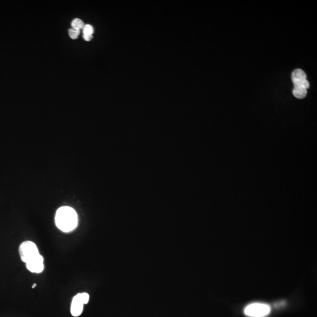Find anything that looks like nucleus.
I'll return each instance as SVG.
<instances>
[{
    "mask_svg": "<svg viewBox=\"0 0 317 317\" xmlns=\"http://www.w3.org/2000/svg\"><path fill=\"white\" fill-rule=\"evenodd\" d=\"M270 312V307L266 304H251L244 309V314L250 317H264Z\"/></svg>",
    "mask_w": 317,
    "mask_h": 317,
    "instance_id": "nucleus-4",
    "label": "nucleus"
},
{
    "mask_svg": "<svg viewBox=\"0 0 317 317\" xmlns=\"http://www.w3.org/2000/svg\"><path fill=\"white\" fill-rule=\"evenodd\" d=\"M78 218L77 212L72 207H61L55 215V223L61 231L68 233L73 230L78 226Z\"/></svg>",
    "mask_w": 317,
    "mask_h": 317,
    "instance_id": "nucleus-1",
    "label": "nucleus"
},
{
    "mask_svg": "<svg viewBox=\"0 0 317 317\" xmlns=\"http://www.w3.org/2000/svg\"><path fill=\"white\" fill-rule=\"evenodd\" d=\"M81 295L82 300L84 304H86L89 302V295L88 294H87L86 293H81Z\"/></svg>",
    "mask_w": 317,
    "mask_h": 317,
    "instance_id": "nucleus-10",
    "label": "nucleus"
},
{
    "mask_svg": "<svg viewBox=\"0 0 317 317\" xmlns=\"http://www.w3.org/2000/svg\"><path fill=\"white\" fill-rule=\"evenodd\" d=\"M84 304L81 298V293L76 295L73 299L71 312L73 317H78L81 314L83 311Z\"/></svg>",
    "mask_w": 317,
    "mask_h": 317,
    "instance_id": "nucleus-6",
    "label": "nucleus"
},
{
    "mask_svg": "<svg viewBox=\"0 0 317 317\" xmlns=\"http://www.w3.org/2000/svg\"><path fill=\"white\" fill-rule=\"evenodd\" d=\"M19 253L22 261L25 263L40 254L36 244L30 241H24L20 245Z\"/></svg>",
    "mask_w": 317,
    "mask_h": 317,
    "instance_id": "nucleus-3",
    "label": "nucleus"
},
{
    "mask_svg": "<svg viewBox=\"0 0 317 317\" xmlns=\"http://www.w3.org/2000/svg\"><path fill=\"white\" fill-rule=\"evenodd\" d=\"M26 264V267L30 271L34 273H40L44 270V258L41 254L29 261Z\"/></svg>",
    "mask_w": 317,
    "mask_h": 317,
    "instance_id": "nucleus-5",
    "label": "nucleus"
},
{
    "mask_svg": "<svg viewBox=\"0 0 317 317\" xmlns=\"http://www.w3.org/2000/svg\"><path fill=\"white\" fill-rule=\"evenodd\" d=\"M83 37L84 38V40L86 41H90L93 36L92 35H83Z\"/></svg>",
    "mask_w": 317,
    "mask_h": 317,
    "instance_id": "nucleus-11",
    "label": "nucleus"
},
{
    "mask_svg": "<svg viewBox=\"0 0 317 317\" xmlns=\"http://www.w3.org/2000/svg\"><path fill=\"white\" fill-rule=\"evenodd\" d=\"M36 286V284H33V285H32V288H35V287Z\"/></svg>",
    "mask_w": 317,
    "mask_h": 317,
    "instance_id": "nucleus-12",
    "label": "nucleus"
},
{
    "mask_svg": "<svg viewBox=\"0 0 317 317\" xmlns=\"http://www.w3.org/2000/svg\"><path fill=\"white\" fill-rule=\"evenodd\" d=\"M291 79L294 86L293 95L298 99H303L306 96L307 89L309 87L305 73L301 69H296L292 73Z\"/></svg>",
    "mask_w": 317,
    "mask_h": 317,
    "instance_id": "nucleus-2",
    "label": "nucleus"
},
{
    "mask_svg": "<svg viewBox=\"0 0 317 317\" xmlns=\"http://www.w3.org/2000/svg\"><path fill=\"white\" fill-rule=\"evenodd\" d=\"M68 32H69V36L72 39H73V40L77 39L78 37L79 34H80V31L75 30H73V29H69Z\"/></svg>",
    "mask_w": 317,
    "mask_h": 317,
    "instance_id": "nucleus-9",
    "label": "nucleus"
},
{
    "mask_svg": "<svg viewBox=\"0 0 317 317\" xmlns=\"http://www.w3.org/2000/svg\"><path fill=\"white\" fill-rule=\"evenodd\" d=\"M83 35H92V34L94 32V27L89 24L85 25L84 27L83 28Z\"/></svg>",
    "mask_w": 317,
    "mask_h": 317,
    "instance_id": "nucleus-8",
    "label": "nucleus"
},
{
    "mask_svg": "<svg viewBox=\"0 0 317 317\" xmlns=\"http://www.w3.org/2000/svg\"><path fill=\"white\" fill-rule=\"evenodd\" d=\"M71 26L73 28L72 29L73 30L80 31L81 30L83 29V28L84 27L85 24L81 19H80L79 18H75L73 20V22L71 23Z\"/></svg>",
    "mask_w": 317,
    "mask_h": 317,
    "instance_id": "nucleus-7",
    "label": "nucleus"
}]
</instances>
